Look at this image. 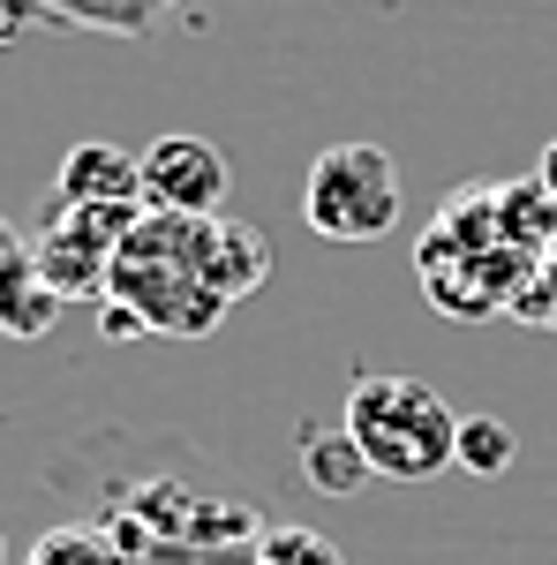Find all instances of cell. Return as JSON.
Returning a JSON list of instances; mask_svg holds the SVG:
<instances>
[{
    "label": "cell",
    "mask_w": 557,
    "mask_h": 565,
    "mask_svg": "<svg viewBox=\"0 0 557 565\" xmlns=\"http://www.w3.org/2000/svg\"><path fill=\"white\" fill-rule=\"evenodd\" d=\"M204 234L212 218H173V212H143L114 257V279H106V302H121L143 324V332H167V340H204L218 317H226V295L204 271Z\"/></svg>",
    "instance_id": "obj_2"
},
{
    "label": "cell",
    "mask_w": 557,
    "mask_h": 565,
    "mask_svg": "<svg viewBox=\"0 0 557 565\" xmlns=\"http://www.w3.org/2000/svg\"><path fill=\"white\" fill-rule=\"evenodd\" d=\"M294 460H301V482L317 490V498H354L362 482H369V460H362V445L332 423H301L294 430Z\"/></svg>",
    "instance_id": "obj_10"
},
{
    "label": "cell",
    "mask_w": 557,
    "mask_h": 565,
    "mask_svg": "<svg viewBox=\"0 0 557 565\" xmlns=\"http://www.w3.org/2000/svg\"><path fill=\"white\" fill-rule=\"evenodd\" d=\"M45 204H143V159L121 143H76L45 189Z\"/></svg>",
    "instance_id": "obj_7"
},
{
    "label": "cell",
    "mask_w": 557,
    "mask_h": 565,
    "mask_svg": "<svg viewBox=\"0 0 557 565\" xmlns=\"http://www.w3.org/2000/svg\"><path fill=\"white\" fill-rule=\"evenodd\" d=\"M0 565H8V535H0Z\"/></svg>",
    "instance_id": "obj_20"
},
{
    "label": "cell",
    "mask_w": 557,
    "mask_h": 565,
    "mask_svg": "<svg viewBox=\"0 0 557 565\" xmlns=\"http://www.w3.org/2000/svg\"><path fill=\"white\" fill-rule=\"evenodd\" d=\"M535 181H543V189H550V196H557V136H550V143H543V159H535Z\"/></svg>",
    "instance_id": "obj_18"
},
{
    "label": "cell",
    "mask_w": 557,
    "mask_h": 565,
    "mask_svg": "<svg viewBox=\"0 0 557 565\" xmlns=\"http://www.w3.org/2000/svg\"><path fill=\"white\" fill-rule=\"evenodd\" d=\"M31 23H53V15H45V0H0V45H15Z\"/></svg>",
    "instance_id": "obj_16"
},
{
    "label": "cell",
    "mask_w": 557,
    "mask_h": 565,
    "mask_svg": "<svg viewBox=\"0 0 557 565\" xmlns=\"http://www.w3.org/2000/svg\"><path fill=\"white\" fill-rule=\"evenodd\" d=\"M151 8H167V0H151Z\"/></svg>",
    "instance_id": "obj_21"
},
{
    "label": "cell",
    "mask_w": 557,
    "mask_h": 565,
    "mask_svg": "<svg viewBox=\"0 0 557 565\" xmlns=\"http://www.w3.org/2000/svg\"><path fill=\"white\" fill-rule=\"evenodd\" d=\"M204 271H212V287L226 302H242V295H257L264 279H271V242H264L257 226H242V218H212V234H204Z\"/></svg>",
    "instance_id": "obj_9"
},
{
    "label": "cell",
    "mask_w": 557,
    "mask_h": 565,
    "mask_svg": "<svg viewBox=\"0 0 557 565\" xmlns=\"http://www.w3.org/2000/svg\"><path fill=\"white\" fill-rule=\"evenodd\" d=\"M53 23H84V31H151L159 8L151 0H45Z\"/></svg>",
    "instance_id": "obj_14"
},
{
    "label": "cell",
    "mask_w": 557,
    "mask_h": 565,
    "mask_svg": "<svg viewBox=\"0 0 557 565\" xmlns=\"http://www.w3.org/2000/svg\"><path fill=\"white\" fill-rule=\"evenodd\" d=\"M136 159H143V212L218 218V204H226V159H218V143L173 129L151 151H136Z\"/></svg>",
    "instance_id": "obj_6"
},
{
    "label": "cell",
    "mask_w": 557,
    "mask_h": 565,
    "mask_svg": "<svg viewBox=\"0 0 557 565\" xmlns=\"http://www.w3.org/2000/svg\"><path fill=\"white\" fill-rule=\"evenodd\" d=\"M23 565H129L121 551H114V535L90 521H53L39 527V543L23 551Z\"/></svg>",
    "instance_id": "obj_12"
},
{
    "label": "cell",
    "mask_w": 557,
    "mask_h": 565,
    "mask_svg": "<svg viewBox=\"0 0 557 565\" xmlns=\"http://www.w3.org/2000/svg\"><path fill=\"white\" fill-rule=\"evenodd\" d=\"M98 324H106V340H143V324L121 302H98Z\"/></svg>",
    "instance_id": "obj_17"
},
{
    "label": "cell",
    "mask_w": 557,
    "mask_h": 565,
    "mask_svg": "<svg viewBox=\"0 0 557 565\" xmlns=\"http://www.w3.org/2000/svg\"><path fill=\"white\" fill-rule=\"evenodd\" d=\"M136 218H143V204H45L39 234L23 249H31V264L45 271V287L61 302H106L114 257H121Z\"/></svg>",
    "instance_id": "obj_5"
},
{
    "label": "cell",
    "mask_w": 557,
    "mask_h": 565,
    "mask_svg": "<svg viewBox=\"0 0 557 565\" xmlns=\"http://www.w3.org/2000/svg\"><path fill=\"white\" fill-rule=\"evenodd\" d=\"M257 565H346V551L332 543V535H317V527H264L257 543Z\"/></svg>",
    "instance_id": "obj_15"
},
{
    "label": "cell",
    "mask_w": 557,
    "mask_h": 565,
    "mask_svg": "<svg viewBox=\"0 0 557 565\" xmlns=\"http://www.w3.org/2000/svg\"><path fill=\"white\" fill-rule=\"evenodd\" d=\"M53 490L68 521L114 535V551H257L264 505H249L218 476L204 445H181L159 430H90L53 460Z\"/></svg>",
    "instance_id": "obj_1"
},
{
    "label": "cell",
    "mask_w": 557,
    "mask_h": 565,
    "mask_svg": "<svg viewBox=\"0 0 557 565\" xmlns=\"http://www.w3.org/2000/svg\"><path fill=\"white\" fill-rule=\"evenodd\" d=\"M301 226L324 242H385L399 226V167L385 143H332L301 181Z\"/></svg>",
    "instance_id": "obj_4"
},
{
    "label": "cell",
    "mask_w": 557,
    "mask_h": 565,
    "mask_svg": "<svg viewBox=\"0 0 557 565\" xmlns=\"http://www.w3.org/2000/svg\"><path fill=\"white\" fill-rule=\"evenodd\" d=\"M346 437L362 445L369 476L385 482H437L460 452V415L422 377H354L346 385Z\"/></svg>",
    "instance_id": "obj_3"
},
{
    "label": "cell",
    "mask_w": 557,
    "mask_h": 565,
    "mask_svg": "<svg viewBox=\"0 0 557 565\" xmlns=\"http://www.w3.org/2000/svg\"><path fill=\"white\" fill-rule=\"evenodd\" d=\"M513 460H519L513 423H497V415H474V423H460V452H452V468H468V476H505Z\"/></svg>",
    "instance_id": "obj_13"
},
{
    "label": "cell",
    "mask_w": 557,
    "mask_h": 565,
    "mask_svg": "<svg viewBox=\"0 0 557 565\" xmlns=\"http://www.w3.org/2000/svg\"><path fill=\"white\" fill-rule=\"evenodd\" d=\"M15 249H23V234H15V226H8V218H0V264L15 257Z\"/></svg>",
    "instance_id": "obj_19"
},
{
    "label": "cell",
    "mask_w": 557,
    "mask_h": 565,
    "mask_svg": "<svg viewBox=\"0 0 557 565\" xmlns=\"http://www.w3.org/2000/svg\"><path fill=\"white\" fill-rule=\"evenodd\" d=\"M61 309L68 302L45 287V271L31 264V249H15V257L0 264V340H23V348H31V340H45V332L61 324Z\"/></svg>",
    "instance_id": "obj_8"
},
{
    "label": "cell",
    "mask_w": 557,
    "mask_h": 565,
    "mask_svg": "<svg viewBox=\"0 0 557 565\" xmlns=\"http://www.w3.org/2000/svg\"><path fill=\"white\" fill-rule=\"evenodd\" d=\"M497 234L513 242V249H527V257H550L557 242V196L543 189V181H497Z\"/></svg>",
    "instance_id": "obj_11"
}]
</instances>
